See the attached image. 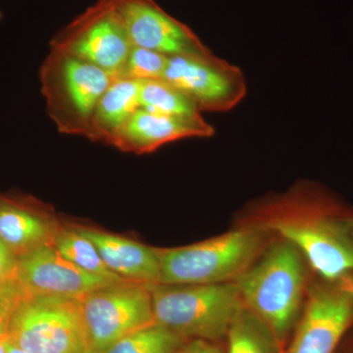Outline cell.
Masks as SVG:
<instances>
[{
  "instance_id": "cell-18",
  "label": "cell",
  "mask_w": 353,
  "mask_h": 353,
  "mask_svg": "<svg viewBox=\"0 0 353 353\" xmlns=\"http://www.w3.org/2000/svg\"><path fill=\"white\" fill-rule=\"evenodd\" d=\"M51 245L64 259L69 260L83 271L112 280H125L109 270L97 246L82 234L79 233L76 228L58 229Z\"/></svg>"
},
{
  "instance_id": "cell-23",
  "label": "cell",
  "mask_w": 353,
  "mask_h": 353,
  "mask_svg": "<svg viewBox=\"0 0 353 353\" xmlns=\"http://www.w3.org/2000/svg\"><path fill=\"white\" fill-rule=\"evenodd\" d=\"M18 257L0 240V285L17 284Z\"/></svg>"
},
{
  "instance_id": "cell-17",
  "label": "cell",
  "mask_w": 353,
  "mask_h": 353,
  "mask_svg": "<svg viewBox=\"0 0 353 353\" xmlns=\"http://www.w3.org/2000/svg\"><path fill=\"white\" fill-rule=\"evenodd\" d=\"M226 336L227 353H280L275 334L245 306L234 317Z\"/></svg>"
},
{
  "instance_id": "cell-10",
  "label": "cell",
  "mask_w": 353,
  "mask_h": 353,
  "mask_svg": "<svg viewBox=\"0 0 353 353\" xmlns=\"http://www.w3.org/2000/svg\"><path fill=\"white\" fill-rule=\"evenodd\" d=\"M163 80L187 95L201 112L231 110L245 99L248 90L241 69L211 51L169 57Z\"/></svg>"
},
{
  "instance_id": "cell-13",
  "label": "cell",
  "mask_w": 353,
  "mask_h": 353,
  "mask_svg": "<svg viewBox=\"0 0 353 353\" xmlns=\"http://www.w3.org/2000/svg\"><path fill=\"white\" fill-rule=\"evenodd\" d=\"M214 134V128L202 115H166L139 108L114 139L112 145L123 152L143 154L180 139L210 138Z\"/></svg>"
},
{
  "instance_id": "cell-11",
  "label": "cell",
  "mask_w": 353,
  "mask_h": 353,
  "mask_svg": "<svg viewBox=\"0 0 353 353\" xmlns=\"http://www.w3.org/2000/svg\"><path fill=\"white\" fill-rule=\"evenodd\" d=\"M132 46L167 57L204 54L210 50L187 25L154 0H114Z\"/></svg>"
},
{
  "instance_id": "cell-4",
  "label": "cell",
  "mask_w": 353,
  "mask_h": 353,
  "mask_svg": "<svg viewBox=\"0 0 353 353\" xmlns=\"http://www.w3.org/2000/svg\"><path fill=\"white\" fill-rule=\"evenodd\" d=\"M148 285L152 292L154 321L188 340L214 341L224 338L245 306L234 282Z\"/></svg>"
},
{
  "instance_id": "cell-22",
  "label": "cell",
  "mask_w": 353,
  "mask_h": 353,
  "mask_svg": "<svg viewBox=\"0 0 353 353\" xmlns=\"http://www.w3.org/2000/svg\"><path fill=\"white\" fill-rule=\"evenodd\" d=\"M26 296L19 283L0 285V336H6L14 311Z\"/></svg>"
},
{
  "instance_id": "cell-15",
  "label": "cell",
  "mask_w": 353,
  "mask_h": 353,
  "mask_svg": "<svg viewBox=\"0 0 353 353\" xmlns=\"http://www.w3.org/2000/svg\"><path fill=\"white\" fill-rule=\"evenodd\" d=\"M139 105V81L114 78L97 102L87 138L113 145L114 139Z\"/></svg>"
},
{
  "instance_id": "cell-1",
  "label": "cell",
  "mask_w": 353,
  "mask_h": 353,
  "mask_svg": "<svg viewBox=\"0 0 353 353\" xmlns=\"http://www.w3.org/2000/svg\"><path fill=\"white\" fill-rule=\"evenodd\" d=\"M325 202L314 188L299 185L270 202L259 224L296 245L323 280H341L353 276V239L345 218L323 212Z\"/></svg>"
},
{
  "instance_id": "cell-26",
  "label": "cell",
  "mask_w": 353,
  "mask_h": 353,
  "mask_svg": "<svg viewBox=\"0 0 353 353\" xmlns=\"http://www.w3.org/2000/svg\"><path fill=\"white\" fill-rule=\"evenodd\" d=\"M7 341L8 338L6 336H0V353L7 352Z\"/></svg>"
},
{
  "instance_id": "cell-6",
  "label": "cell",
  "mask_w": 353,
  "mask_h": 353,
  "mask_svg": "<svg viewBox=\"0 0 353 353\" xmlns=\"http://www.w3.org/2000/svg\"><path fill=\"white\" fill-rule=\"evenodd\" d=\"M7 338L27 353H88L80 299L26 296L11 318Z\"/></svg>"
},
{
  "instance_id": "cell-8",
  "label": "cell",
  "mask_w": 353,
  "mask_h": 353,
  "mask_svg": "<svg viewBox=\"0 0 353 353\" xmlns=\"http://www.w3.org/2000/svg\"><path fill=\"white\" fill-rule=\"evenodd\" d=\"M132 48L114 0H97L50 41V48L81 58L113 77L126 61Z\"/></svg>"
},
{
  "instance_id": "cell-14",
  "label": "cell",
  "mask_w": 353,
  "mask_h": 353,
  "mask_svg": "<svg viewBox=\"0 0 353 353\" xmlns=\"http://www.w3.org/2000/svg\"><path fill=\"white\" fill-rule=\"evenodd\" d=\"M76 230L97 246L104 263L116 275L143 284L160 283L158 250L99 230Z\"/></svg>"
},
{
  "instance_id": "cell-25",
  "label": "cell",
  "mask_w": 353,
  "mask_h": 353,
  "mask_svg": "<svg viewBox=\"0 0 353 353\" xmlns=\"http://www.w3.org/2000/svg\"><path fill=\"white\" fill-rule=\"evenodd\" d=\"M6 353H27L25 352L24 350H21V348L16 347L15 345H13L10 341L8 340L7 341V352Z\"/></svg>"
},
{
  "instance_id": "cell-5",
  "label": "cell",
  "mask_w": 353,
  "mask_h": 353,
  "mask_svg": "<svg viewBox=\"0 0 353 353\" xmlns=\"http://www.w3.org/2000/svg\"><path fill=\"white\" fill-rule=\"evenodd\" d=\"M46 113L61 134L87 136L97 102L114 77L65 51L50 48L39 68Z\"/></svg>"
},
{
  "instance_id": "cell-24",
  "label": "cell",
  "mask_w": 353,
  "mask_h": 353,
  "mask_svg": "<svg viewBox=\"0 0 353 353\" xmlns=\"http://www.w3.org/2000/svg\"><path fill=\"white\" fill-rule=\"evenodd\" d=\"M175 353H223L218 345H214L213 341L205 340H190L185 343L178 352Z\"/></svg>"
},
{
  "instance_id": "cell-21",
  "label": "cell",
  "mask_w": 353,
  "mask_h": 353,
  "mask_svg": "<svg viewBox=\"0 0 353 353\" xmlns=\"http://www.w3.org/2000/svg\"><path fill=\"white\" fill-rule=\"evenodd\" d=\"M169 57L162 53L132 46L126 61L114 78L134 81L163 79Z\"/></svg>"
},
{
  "instance_id": "cell-2",
  "label": "cell",
  "mask_w": 353,
  "mask_h": 353,
  "mask_svg": "<svg viewBox=\"0 0 353 353\" xmlns=\"http://www.w3.org/2000/svg\"><path fill=\"white\" fill-rule=\"evenodd\" d=\"M308 267L296 246L279 236L234 282L243 305L270 328L281 347L303 312Z\"/></svg>"
},
{
  "instance_id": "cell-27",
  "label": "cell",
  "mask_w": 353,
  "mask_h": 353,
  "mask_svg": "<svg viewBox=\"0 0 353 353\" xmlns=\"http://www.w3.org/2000/svg\"><path fill=\"white\" fill-rule=\"evenodd\" d=\"M345 225H347L348 232H350V236H352L353 239V218H345Z\"/></svg>"
},
{
  "instance_id": "cell-19",
  "label": "cell",
  "mask_w": 353,
  "mask_h": 353,
  "mask_svg": "<svg viewBox=\"0 0 353 353\" xmlns=\"http://www.w3.org/2000/svg\"><path fill=\"white\" fill-rule=\"evenodd\" d=\"M189 341L153 322L127 334L101 353H175Z\"/></svg>"
},
{
  "instance_id": "cell-3",
  "label": "cell",
  "mask_w": 353,
  "mask_h": 353,
  "mask_svg": "<svg viewBox=\"0 0 353 353\" xmlns=\"http://www.w3.org/2000/svg\"><path fill=\"white\" fill-rule=\"evenodd\" d=\"M272 234L263 225H250L194 245L158 250L159 284L236 282L263 252Z\"/></svg>"
},
{
  "instance_id": "cell-7",
  "label": "cell",
  "mask_w": 353,
  "mask_h": 353,
  "mask_svg": "<svg viewBox=\"0 0 353 353\" xmlns=\"http://www.w3.org/2000/svg\"><path fill=\"white\" fill-rule=\"evenodd\" d=\"M81 314L90 352L101 353L125 336L154 321L148 284L122 281L80 299Z\"/></svg>"
},
{
  "instance_id": "cell-29",
  "label": "cell",
  "mask_w": 353,
  "mask_h": 353,
  "mask_svg": "<svg viewBox=\"0 0 353 353\" xmlns=\"http://www.w3.org/2000/svg\"><path fill=\"white\" fill-rule=\"evenodd\" d=\"M88 353H95V352H88Z\"/></svg>"
},
{
  "instance_id": "cell-16",
  "label": "cell",
  "mask_w": 353,
  "mask_h": 353,
  "mask_svg": "<svg viewBox=\"0 0 353 353\" xmlns=\"http://www.w3.org/2000/svg\"><path fill=\"white\" fill-rule=\"evenodd\" d=\"M58 228L12 202L0 201V240L17 257L46 245H51Z\"/></svg>"
},
{
  "instance_id": "cell-9",
  "label": "cell",
  "mask_w": 353,
  "mask_h": 353,
  "mask_svg": "<svg viewBox=\"0 0 353 353\" xmlns=\"http://www.w3.org/2000/svg\"><path fill=\"white\" fill-rule=\"evenodd\" d=\"M353 326V276L309 290L287 353H336Z\"/></svg>"
},
{
  "instance_id": "cell-20",
  "label": "cell",
  "mask_w": 353,
  "mask_h": 353,
  "mask_svg": "<svg viewBox=\"0 0 353 353\" xmlns=\"http://www.w3.org/2000/svg\"><path fill=\"white\" fill-rule=\"evenodd\" d=\"M139 105L146 110L166 115H201L187 95L163 79L139 81Z\"/></svg>"
},
{
  "instance_id": "cell-28",
  "label": "cell",
  "mask_w": 353,
  "mask_h": 353,
  "mask_svg": "<svg viewBox=\"0 0 353 353\" xmlns=\"http://www.w3.org/2000/svg\"><path fill=\"white\" fill-rule=\"evenodd\" d=\"M347 353H353V345L352 347H350V350H348V352Z\"/></svg>"
},
{
  "instance_id": "cell-12",
  "label": "cell",
  "mask_w": 353,
  "mask_h": 353,
  "mask_svg": "<svg viewBox=\"0 0 353 353\" xmlns=\"http://www.w3.org/2000/svg\"><path fill=\"white\" fill-rule=\"evenodd\" d=\"M17 279L28 296L72 299H81L95 290L125 281L83 271L51 245L41 246L18 257Z\"/></svg>"
}]
</instances>
